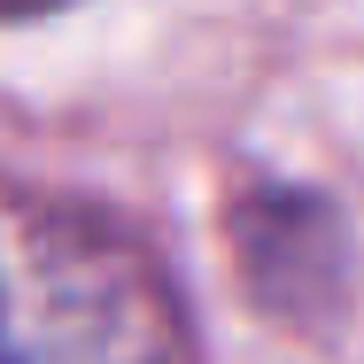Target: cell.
Listing matches in <instances>:
<instances>
[{
  "mask_svg": "<svg viewBox=\"0 0 364 364\" xmlns=\"http://www.w3.org/2000/svg\"><path fill=\"white\" fill-rule=\"evenodd\" d=\"M39 8H55V0H8V16H16V23H31Z\"/></svg>",
  "mask_w": 364,
  "mask_h": 364,
  "instance_id": "2",
  "label": "cell"
},
{
  "mask_svg": "<svg viewBox=\"0 0 364 364\" xmlns=\"http://www.w3.org/2000/svg\"><path fill=\"white\" fill-rule=\"evenodd\" d=\"M8 364H194L186 302L140 232L16 194Z\"/></svg>",
  "mask_w": 364,
  "mask_h": 364,
  "instance_id": "1",
  "label": "cell"
}]
</instances>
